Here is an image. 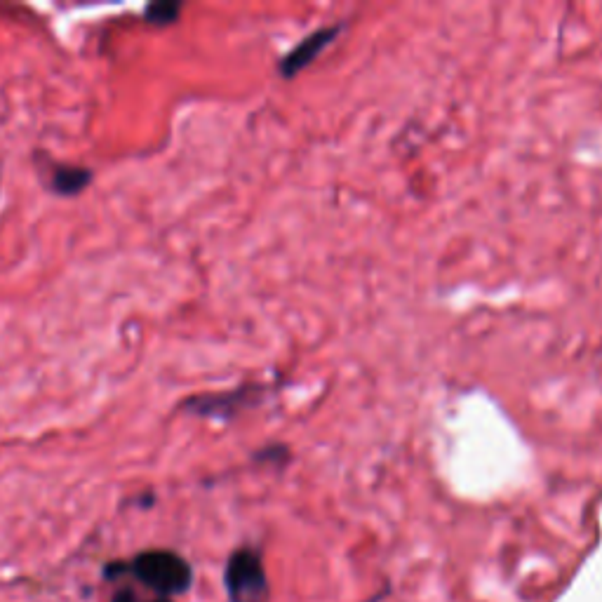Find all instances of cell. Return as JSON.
Segmentation results:
<instances>
[{"mask_svg": "<svg viewBox=\"0 0 602 602\" xmlns=\"http://www.w3.org/2000/svg\"><path fill=\"white\" fill-rule=\"evenodd\" d=\"M130 574L163 598L182 595L193 584V570L175 551H144L130 565Z\"/></svg>", "mask_w": 602, "mask_h": 602, "instance_id": "obj_1", "label": "cell"}, {"mask_svg": "<svg viewBox=\"0 0 602 602\" xmlns=\"http://www.w3.org/2000/svg\"><path fill=\"white\" fill-rule=\"evenodd\" d=\"M224 584L229 602H266L269 598V579L262 555L254 548H238L226 563Z\"/></svg>", "mask_w": 602, "mask_h": 602, "instance_id": "obj_2", "label": "cell"}, {"mask_svg": "<svg viewBox=\"0 0 602 602\" xmlns=\"http://www.w3.org/2000/svg\"><path fill=\"white\" fill-rule=\"evenodd\" d=\"M92 182V170L88 167H76V165H57L52 170L50 189L57 196H76Z\"/></svg>", "mask_w": 602, "mask_h": 602, "instance_id": "obj_3", "label": "cell"}, {"mask_svg": "<svg viewBox=\"0 0 602 602\" xmlns=\"http://www.w3.org/2000/svg\"><path fill=\"white\" fill-rule=\"evenodd\" d=\"M332 36H334V29H325V31L313 33V36L306 38L304 43H301L297 50L290 52V55L285 57L283 71L287 73V76H290V73H294L297 69H301V66H304L306 62H309V59H313V55H316V52H318L320 48H323V45L327 43V40H332Z\"/></svg>", "mask_w": 602, "mask_h": 602, "instance_id": "obj_4", "label": "cell"}, {"mask_svg": "<svg viewBox=\"0 0 602 602\" xmlns=\"http://www.w3.org/2000/svg\"><path fill=\"white\" fill-rule=\"evenodd\" d=\"M179 12H182V5L179 3H153L146 8L144 17L149 24L165 26V24L175 22V19L179 17Z\"/></svg>", "mask_w": 602, "mask_h": 602, "instance_id": "obj_5", "label": "cell"}, {"mask_svg": "<svg viewBox=\"0 0 602 602\" xmlns=\"http://www.w3.org/2000/svg\"><path fill=\"white\" fill-rule=\"evenodd\" d=\"M111 602H137V598H135V593L127 591V588H125V591H120V593L113 595Z\"/></svg>", "mask_w": 602, "mask_h": 602, "instance_id": "obj_6", "label": "cell"}, {"mask_svg": "<svg viewBox=\"0 0 602 602\" xmlns=\"http://www.w3.org/2000/svg\"><path fill=\"white\" fill-rule=\"evenodd\" d=\"M156 602H170V600H165V598H160V600H156Z\"/></svg>", "mask_w": 602, "mask_h": 602, "instance_id": "obj_7", "label": "cell"}]
</instances>
